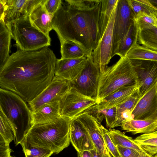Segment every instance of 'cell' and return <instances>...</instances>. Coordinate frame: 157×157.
<instances>
[{"instance_id":"6da1fadb","label":"cell","mask_w":157,"mask_h":157,"mask_svg":"<svg viewBox=\"0 0 157 157\" xmlns=\"http://www.w3.org/2000/svg\"><path fill=\"white\" fill-rule=\"evenodd\" d=\"M56 60L53 51L48 47L32 51L17 49L0 68V88L30 102L55 77Z\"/></svg>"},{"instance_id":"7a4b0ae2","label":"cell","mask_w":157,"mask_h":157,"mask_svg":"<svg viewBox=\"0 0 157 157\" xmlns=\"http://www.w3.org/2000/svg\"><path fill=\"white\" fill-rule=\"evenodd\" d=\"M62 0L53 15L52 29L60 44L69 41L81 48L87 57L92 56L100 39L99 27L101 0L91 7L80 8Z\"/></svg>"},{"instance_id":"3957f363","label":"cell","mask_w":157,"mask_h":157,"mask_svg":"<svg viewBox=\"0 0 157 157\" xmlns=\"http://www.w3.org/2000/svg\"><path fill=\"white\" fill-rule=\"evenodd\" d=\"M71 119L61 117L47 123L33 124L24 139L32 146L58 154L70 144Z\"/></svg>"},{"instance_id":"277c9868","label":"cell","mask_w":157,"mask_h":157,"mask_svg":"<svg viewBox=\"0 0 157 157\" xmlns=\"http://www.w3.org/2000/svg\"><path fill=\"white\" fill-rule=\"evenodd\" d=\"M0 109L13 128L16 146L24 139L31 126L32 111L27 102L9 90L0 89Z\"/></svg>"},{"instance_id":"5b68a950","label":"cell","mask_w":157,"mask_h":157,"mask_svg":"<svg viewBox=\"0 0 157 157\" xmlns=\"http://www.w3.org/2000/svg\"><path fill=\"white\" fill-rule=\"evenodd\" d=\"M133 85L138 86V81L132 65L126 56L120 58L115 64L106 67L101 73L96 99L99 102L121 88Z\"/></svg>"},{"instance_id":"8992f818","label":"cell","mask_w":157,"mask_h":157,"mask_svg":"<svg viewBox=\"0 0 157 157\" xmlns=\"http://www.w3.org/2000/svg\"><path fill=\"white\" fill-rule=\"evenodd\" d=\"M17 49L25 51L38 50L51 45V38L33 26L29 16L6 23Z\"/></svg>"},{"instance_id":"52a82bcc","label":"cell","mask_w":157,"mask_h":157,"mask_svg":"<svg viewBox=\"0 0 157 157\" xmlns=\"http://www.w3.org/2000/svg\"><path fill=\"white\" fill-rule=\"evenodd\" d=\"M59 101L61 116L71 119L86 113L99 103L97 99L85 96L72 87Z\"/></svg>"},{"instance_id":"ba28073f","label":"cell","mask_w":157,"mask_h":157,"mask_svg":"<svg viewBox=\"0 0 157 157\" xmlns=\"http://www.w3.org/2000/svg\"><path fill=\"white\" fill-rule=\"evenodd\" d=\"M100 73L99 66L94 62L92 56H88L85 68L70 82L71 87L85 96L96 99Z\"/></svg>"},{"instance_id":"9c48e42d","label":"cell","mask_w":157,"mask_h":157,"mask_svg":"<svg viewBox=\"0 0 157 157\" xmlns=\"http://www.w3.org/2000/svg\"><path fill=\"white\" fill-rule=\"evenodd\" d=\"M135 20L134 14L127 0H118L113 26L112 57L119 43L126 35Z\"/></svg>"},{"instance_id":"30bf717a","label":"cell","mask_w":157,"mask_h":157,"mask_svg":"<svg viewBox=\"0 0 157 157\" xmlns=\"http://www.w3.org/2000/svg\"><path fill=\"white\" fill-rule=\"evenodd\" d=\"M117 3L113 9L104 33L96 48L92 53L93 60L99 65L101 73L104 71L112 58L113 29Z\"/></svg>"},{"instance_id":"8fae6325","label":"cell","mask_w":157,"mask_h":157,"mask_svg":"<svg viewBox=\"0 0 157 157\" xmlns=\"http://www.w3.org/2000/svg\"><path fill=\"white\" fill-rule=\"evenodd\" d=\"M71 88L68 81L55 77L50 83L32 101L28 103L32 112H35L45 104L60 101Z\"/></svg>"},{"instance_id":"7c38bea8","label":"cell","mask_w":157,"mask_h":157,"mask_svg":"<svg viewBox=\"0 0 157 157\" xmlns=\"http://www.w3.org/2000/svg\"><path fill=\"white\" fill-rule=\"evenodd\" d=\"M42 0H0V17L7 23L29 16L33 9Z\"/></svg>"},{"instance_id":"4fadbf2b","label":"cell","mask_w":157,"mask_h":157,"mask_svg":"<svg viewBox=\"0 0 157 157\" xmlns=\"http://www.w3.org/2000/svg\"><path fill=\"white\" fill-rule=\"evenodd\" d=\"M131 114L134 119L157 120V79L141 98Z\"/></svg>"},{"instance_id":"5bb4252c","label":"cell","mask_w":157,"mask_h":157,"mask_svg":"<svg viewBox=\"0 0 157 157\" xmlns=\"http://www.w3.org/2000/svg\"><path fill=\"white\" fill-rule=\"evenodd\" d=\"M129 60L137 78L138 90L142 97L157 79V61Z\"/></svg>"},{"instance_id":"9a60e30c","label":"cell","mask_w":157,"mask_h":157,"mask_svg":"<svg viewBox=\"0 0 157 157\" xmlns=\"http://www.w3.org/2000/svg\"><path fill=\"white\" fill-rule=\"evenodd\" d=\"M87 62L86 56L76 59H57L55 77L71 82L78 75L85 67Z\"/></svg>"},{"instance_id":"2e32d148","label":"cell","mask_w":157,"mask_h":157,"mask_svg":"<svg viewBox=\"0 0 157 157\" xmlns=\"http://www.w3.org/2000/svg\"><path fill=\"white\" fill-rule=\"evenodd\" d=\"M70 137V142L77 152L90 151L95 148L88 132L75 118L71 121Z\"/></svg>"},{"instance_id":"e0dca14e","label":"cell","mask_w":157,"mask_h":157,"mask_svg":"<svg viewBox=\"0 0 157 157\" xmlns=\"http://www.w3.org/2000/svg\"><path fill=\"white\" fill-rule=\"evenodd\" d=\"M86 128L94 144L95 148L99 152L108 151L105 143L98 123L93 117L84 113L75 118Z\"/></svg>"},{"instance_id":"ac0fdd59","label":"cell","mask_w":157,"mask_h":157,"mask_svg":"<svg viewBox=\"0 0 157 157\" xmlns=\"http://www.w3.org/2000/svg\"><path fill=\"white\" fill-rule=\"evenodd\" d=\"M60 101L55 100L45 104L35 112H32L31 126L47 123L60 117Z\"/></svg>"},{"instance_id":"d6986e66","label":"cell","mask_w":157,"mask_h":157,"mask_svg":"<svg viewBox=\"0 0 157 157\" xmlns=\"http://www.w3.org/2000/svg\"><path fill=\"white\" fill-rule=\"evenodd\" d=\"M44 0L33 9L29 15V20L36 28L49 36L50 32L52 29V21L53 15L48 13L44 7Z\"/></svg>"},{"instance_id":"ffe728a7","label":"cell","mask_w":157,"mask_h":157,"mask_svg":"<svg viewBox=\"0 0 157 157\" xmlns=\"http://www.w3.org/2000/svg\"><path fill=\"white\" fill-rule=\"evenodd\" d=\"M138 87V85L123 87L100 101L97 108L98 109H103L116 107L128 99Z\"/></svg>"},{"instance_id":"44dd1931","label":"cell","mask_w":157,"mask_h":157,"mask_svg":"<svg viewBox=\"0 0 157 157\" xmlns=\"http://www.w3.org/2000/svg\"><path fill=\"white\" fill-rule=\"evenodd\" d=\"M123 130L133 134H149L157 130V120L131 119L123 122L121 126Z\"/></svg>"},{"instance_id":"7402d4cb","label":"cell","mask_w":157,"mask_h":157,"mask_svg":"<svg viewBox=\"0 0 157 157\" xmlns=\"http://www.w3.org/2000/svg\"><path fill=\"white\" fill-rule=\"evenodd\" d=\"M138 32L139 29L135 20L126 35L119 43L114 56L117 55L120 58L126 57L128 52L137 44Z\"/></svg>"},{"instance_id":"603a6c76","label":"cell","mask_w":157,"mask_h":157,"mask_svg":"<svg viewBox=\"0 0 157 157\" xmlns=\"http://www.w3.org/2000/svg\"><path fill=\"white\" fill-rule=\"evenodd\" d=\"M10 33L4 20L0 19V68L2 67L10 56Z\"/></svg>"},{"instance_id":"cb8c5ba5","label":"cell","mask_w":157,"mask_h":157,"mask_svg":"<svg viewBox=\"0 0 157 157\" xmlns=\"http://www.w3.org/2000/svg\"><path fill=\"white\" fill-rule=\"evenodd\" d=\"M109 134L114 145L135 150L140 153L145 151L135 142L134 139L126 136L124 133L119 130L109 128Z\"/></svg>"},{"instance_id":"d4e9b609","label":"cell","mask_w":157,"mask_h":157,"mask_svg":"<svg viewBox=\"0 0 157 157\" xmlns=\"http://www.w3.org/2000/svg\"><path fill=\"white\" fill-rule=\"evenodd\" d=\"M138 41L143 46L157 51V26H150L139 29Z\"/></svg>"},{"instance_id":"484cf974","label":"cell","mask_w":157,"mask_h":157,"mask_svg":"<svg viewBox=\"0 0 157 157\" xmlns=\"http://www.w3.org/2000/svg\"><path fill=\"white\" fill-rule=\"evenodd\" d=\"M126 56L129 59L157 61V51L137 44L128 52Z\"/></svg>"},{"instance_id":"4316f807","label":"cell","mask_w":157,"mask_h":157,"mask_svg":"<svg viewBox=\"0 0 157 157\" xmlns=\"http://www.w3.org/2000/svg\"><path fill=\"white\" fill-rule=\"evenodd\" d=\"M118 1V0H102L99 22L101 38L105 30L111 14Z\"/></svg>"},{"instance_id":"83f0119b","label":"cell","mask_w":157,"mask_h":157,"mask_svg":"<svg viewBox=\"0 0 157 157\" xmlns=\"http://www.w3.org/2000/svg\"><path fill=\"white\" fill-rule=\"evenodd\" d=\"M135 17V19L142 15L157 16V10L148 0H127Z\"/></svg>"},{"instance_id":"f1b7e54d","label":"cell","mask_w":157,"mask_h":157,"mask_svg":"<svg viewBox=\"0 0 157 157\" xmlns=\"http://www.w3.org/2000/svg\"><path fill=\"white\" fill-rule=\"evenodd\" d=\"M135 141L147 152L153 156L157 154V132L144 134L137 137Z\"/></svg>"},{"instance_id":"f546056e","label":"cell","mask_w":157,"mask_h":157,"mask_svg":"<svg viewBox=\"0 0 157 157\" xmlns=\"http://www.w3.org/2000/svg\"><path fill=\"white\" fill-rule=\"evenodd\" d=\"M61 59H76L87 56L83 50L75 43L67 41L61 43Z\"/></svg>"},{"instance_id":"4dcf8cb0","label":"cell","mask_w":157,"mask_h":157,"mask_svg":"<svg viewBox=\"0 0 157 157\" xmlns=\"http://www.w3.org/2000/svg\"><path fill=\"white\" fill-rule=\"evenodd\" d=\"M0 138L5 143L10 144L14 140L15 134L12 125L7 117L2 110L0 109Z\"/></svg>"},{"instance_id":"1f68e13d","label":"cell","mask_w":157,"mask_h":157,"mask_svg":"<svg viewBox=\"0 0 157 157\" xmlns=\"http://www.w3.org/2000/svg\"><path fill=\"white\" fill-rule=\"evenodd\" d=\"M25 157H50L53 153L44 148L31 145L24 139L20 143Z\"/></svg>"},{"instance_id":"d6a6232c","label":"cell","mask_w":157,"mask_h":157,"mask_svg":"<svg viewBox=\"0 0 157 157\" xmlns=\"http://www.w3.org/2000/svg\"><path fill=\"white\" fill-rule=\"evenodd\" d=\"M101 129L105 145L109 152L113 157H120L116 146L113 142L109 134V130L100 124Z\"/></svg>"},{"instance_id":"836d02e7","label":"cell","mask_w":157,"mask_h":157,"mask_svg":"<svg viewBox=\"0 0 157 157\" xmlns=\"http://www.w3.org/2000/svg\"><path fill=\"white\" fill-rule=\"evenodd\" d=\"M157 16L144 15L136 18L135 22L139 30L150 26H157Z\"/></svg>"},{"instance_id":"e575fe53","label":"cell","mask_w":157,"mask_h":157,"mask_svg":"<svg viewBox=\"0 0 157 157\" xmlns=\"http://www.w3.org/2000/svg\"><path fill=\"white\" fill-rule=\"evenodd\" d=\"M101 109H102L105 115L107 127L113 128L116 118V107Z\"/></svg>"},{"instance_id":"d590c367","label":"cell","mask_w":157,"mask_h":157,"mask_svg":"<svg viewBox=\"0 0 157 157\" xmlns=\"http://www.w3.org/2000/svg\"><path fill=\"white\" fill-rule=\"evenodd\" d=\"M62 2V0H44L43 4L46 12L53 15L58 10Z\"/></svg>"},{"instance_id":"8d00e7d4","label":"cell","mask_w":157,"mask_h":157,"mask_svg":"<svg viewBox=\"0 0 157 157\" xmlns=\"http://www.w3.org/2000/svg\"><path fill=\"white\" fill-rule=\"evenodd\" d=\"M99 0H65L69 4L80 8H83L91 7L94 5Z\"/></svg>"},{"instance_id":"74e56055","label":"cell","mask_w":157,"mask_h":157,"mask_svg":"<svg viewBox=\"0 0 157 157\" xmlns=\"http://www.w3.org/2000/svg\"><path fill=\"white\" fill-rule=\"evenodd\" d=\"M120 157H138L141 154L138 151L129 148L117 146Z\"/></svg>"},{"instance_id":"f35d334b","label":"cell","mask_w":157,"mask_h":157,"mask_svg":"<svg viewBox=\"0 0 157 157\" xmlns=\"http://www.w3.org/2000/svg\"><path fill=\"white\" fill-rule=\"evenodd\" d=\"M9 145L6 144L3 140L0 138V157H14L11 155L12 151Z\"/></svg>"},{"instance_id":"ab89813d","label":"cell","mask_w":157,"mask_h":157,"mask_svg":"<svg viewBox=\"0 0 157 157\" xmlns=\"http://www.w3.org/2000/svg\"><path fill=\"white\" fill-rule=\"evenodd\" d=\"M90 151L92 157H112L108 151L104 152H99L94 148Z\"/></svg>"},{"instance_id":"60d3db41","label":"cell","mask_w":157,"mask_h":157,"mask_svg":"<svg viewBox=\"0 0 157 157\" xmlns=\"http://www.w3.org/2000/svg\"><path fill=\"white\" fill-rule=\"evenodd\" d=\"M78 157H92L90 151H85L80 152H77Z\"/></svg>"},{"instance_id":"b9f144b4","label":"cell","mask_w":157,"mask_h":157,"mask_svg":"<svg viewBox=\"0 0 157 157\" xmlns=\"http://www.w3.org/2000/svg\"><path fill=\"white\" fill-rule=\"evenodd\" d=\"M153 156L145 151L140 154L138 157H153Z\"/></svg>"},{"instance_id":"7bdbcfd3","label":"cell","mask_w":157,"mask_h":157,"mask_svg":"<svg viewBox=\"0 0 157 157\" xmlns=\"http://www.w3.org/2000/svg\"><path fill=\"white\" fill-rule=\"evenodd\" d=\"M150 3L157 10V0H148Z\"/></svg>"},{"instance_id":"ee69618b","label":"cell","mask_w":157,"mask_h":157,"mask_svg":"<svg viewBox=\"0 0 157 157\" xmlns=\"http://www.w3.org/2000/svg\"><path fill=\"white\" fill-rule=\"evenodd\" d=\"M153 157H157V154L153 155Z\"/></svg>"},{"instance_id":"f6af8a7d","label":"cell","mask_w":157,"mask_h":157,"mask_svg":"<svg viewBox=\"0 0 157 157\" xmlns=\"http://www.w3.org/2000/svg\"><path fill=\"white\" fill-rule=\"evenodd\" d=\"M156 131L157 132V130Z\"/></svg>"},{"instance_id":"bcb514c9","label":"cell","mask_w":157,"mask_h":157,"mask_svg":"<svg viewBox=\"0 0 157 157\" xmlns=\"http://www.w3.org/2000/svg\"><path fill=\"white\" fill-rule=\"evenodd\" d=\"M156 17H157V16Z\"/></svg>"}]
</instances>
